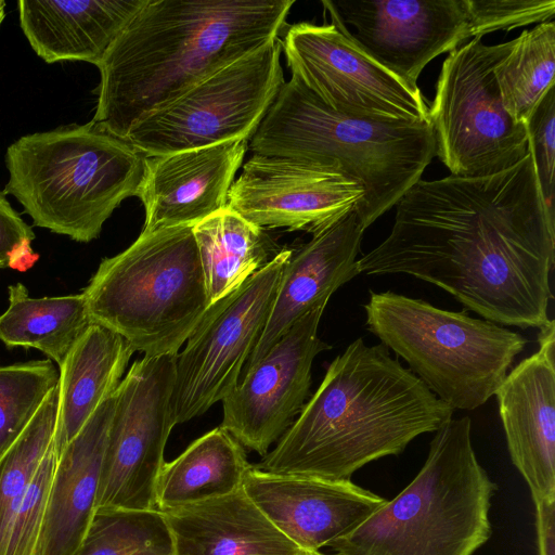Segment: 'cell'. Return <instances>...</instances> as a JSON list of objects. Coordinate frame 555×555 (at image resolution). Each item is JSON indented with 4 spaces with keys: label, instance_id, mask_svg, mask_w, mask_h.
<instances>
[{
    "label": "cell",
    "instance_id": "cell-1",
    "mask_svg": "<svg viewBox=\"0 0 555 555\" xmlns=\"http://www.w3.org/2000/svg\"><path fill=\"white\" fill-rule=\"evenodd\" d=\"M395 206L389 235L358 259L360 273L412 275L500 325L550 321L555 222L529 151L492 176L421 179Z\"/></svg>",
    "mask_w": 555,
    "mask_h": 555
},
{
    "label": "cell",
    "instance_id": "cell-2",
    "mask_svg": "<svg viewBox=\"0 0 555 555\" xmlns=\"http://www.w3.org/2000/svg\"><path fill=\"white\" fill-rule=\"evenodd\" d=\"M295 0H147L96 67L92 122L125 140L143 118L279 38Z\"/></svg>",
    "mask_w": 555,
    "mask_h": 555
},
{
    "label": "cell",
    "instance_id": "cell-3",
    "mask_svg": "<svg viewBox=\"0 0 555 555\" xmlns=\"http://www.w3.org/2000/svg\"><path fill=\"white\" fill-rule=\"evenodd\" d=\"M453 411L384 344L358 338L331 362L275 448L253 466L349 480L364 465L399 455L416 437L437 431Z\"/></svg>",
    "mask_w": 555,
    "mask_h": 555
},
{
    "label": "cell",
    "instance_id": "cell-4",
    "mask_svg": "<svg viewBox=\"0 0 555 555\" xmlns=\"http://www.w3.org/2000/svg\"><path fill=\"white\" fill-rule=\"evenodd\" d=\"M248 147L336 171L364 191V229L421 180L435 156L429 122L353 117L324 104L298 78L285 81Z\"/></svg>",
    "mask_w": 555,
    "mask_h": 555
},
{
    "label": "cell",
    "instance_id": "cell-5",
    "mask_svg": "<svg viewBox=\"0 0 555 555\" xmlns=\"http://www.w3.org/2000/svg\"><path fill=\"white\" fill-rule=\"evenodd\" d=\"M496 490L475 453L470 418H450L412 481L327 546L334 555H474L492 534Z\"/></svg>",
    "mask_w": 555,
    "mask_h": 555
},
{
    "label": "cell",
    "instance_id": "cell-6",
    "mask_svg": "<svg viewBox=\"0 0 555 555\" xmlns=\"http://www.w3.org/2000/svg\"><path fill=\"white\" fill-rule=\"evenodd\" d=\"M145 156L92 121L21 137L7 149L4 194L35 227L89 243L135 196Z\"/></svg>",
    "mask_w": 555,
    "mask_h": 555
},
{
    "label": "cell",
    "instance_id": "cell-7",
    "mask_svg": "<svg viewBox=\"0 0 555 555\" xmlns=\"http://www.w3.org/2000/svg\"><path fill=\"white\" fill-rule=\"evenodd\" d=\"M92 323L144 357L177 354L210 304L192 227L141 232L83 289Z\"/></svg>",
    "mask_w": 555,
    "mask_h": 555
},
{
    "label": "cell",
    "instance_id": "cell-8",
    "mask_svg": "<svg viewBox=\"0 0 555 555\" xmlns=\"http://www.w3.org/2000/svg\"><path fill=\"white\" fill-rule=\"evenodd\" d=\"M366 327L449 406L475 410L504 380L527 339L500 324L392 292L370 294Z\"/></svg>",
    "mask_w": 555,
    "mask_h": 555
},
{
    "label": "cell",
    "instance_id": "cell-9",
    "mask_svg": "<svg viewBox=\"0 0 555 555\" xmlns=\"http://www.w3.org/2000/svg\"><path fill=\"white\" fill-rule=\"evenodd\" d=\"M512 46L473 38L442 63L429 120L435 155L452 176H492L528 154L526 125L505 109L493 74Z\"/></svg>",
    "mask_w": 555,
    "mask_h": 555
},
{
    "label": "cell",
    "instance_id": "cell-10",
    "mask_svg": "<svg viewBox=\"0 0 555 555\" xmlns=\"http://www.w3.org/2000/svg\"><path fill=\"white\" fill-rule=\"evenodd\" d=\"M276 38L146 116L125 141L146 157L250 140L285 82Z\"/></svg>",
    "mask_w": 555,
    "mask_h": 555
},
{
    "label": "cell",
    "instance_id": "cell-11",
    "mask_svg": "<svg viewBox=\"0 0 555 555\" xmlns=\"http://www.w3.org/2000/svg\"><path fill=\"white\" fill-rule=\"evenodd\" d=\"M282 249L238 288L209 306L176 357L171 397L176 424L204 414L238 384L268 322L284 267Z\"/></svg>",
    "mask_w": 555,
    "mask_h": 555
},
{
    "label": "cell",
    "instance_id": "cell-12",
    "mask_svg": "<svg viewBox=\"0 0 555 555\" xmlns=\"http://www.w3.org/2000/svg\"><path fill=\"white\" fill-rule=\"evenodd\" d=\"M176 357L134 361L114 391L95 509H157V480L176 425Z\"/></svg>",
    "mask_w": 555,
    "mask_h": 555
},
{
    "label": "cell",
    "instance_id": "cell-13",
    "mask_svg": "<svg viewBox=\"0 0 555 555\" xmlns=\"http://www.w3.org/2000/svg\"><path fill=\"white\" fill-rule=\"evenodd\" d=\"M292 76L337 113L429 122V106L412 87L359 48L334 22L291 25L281 40Z\"/></svg>",
    "mask_w": 555,
    "mask_h": 555
},
{
    "label": "cell",
    "instance_id": "cell-14",
    "mask_svg": "<svg viewBox=\"0 0 555 555\" xmlns=\"http://www.w3.org/2000/svg\"><path fill=\"white\" fill-rule=\"evenodd\" d=\"M332 22L412 87L436 56L473 38L465 0H323Z\"/></svg>",
    "mask_w": 555,
    "mask_h": 555
},
{
    "label": "cell",
    "instance_id": "cell-15",
    "mask_svg": "<svg viewBox=\"0 0 555 555\" xmlns=\"http://www.w3.org/2000/svg\"><path fill=\"white\" fill-rule=\"evenodd\" d=\"M326 305L295 321L222 400L220 427L262 457L304 408L314 358L331 349L318 335Z\"/></svg>",
    "mask_w": 555,
    "mask_h": 555
},
{
    "label": "cell",
    "instance_id": "cell-16",
    "mask_svg": "<svg viewBox=\"0 0 555 555\" xmlns=\"http://www.w3.org/2000/svg\"><path fill=\"white\" fill-rule=\"evenodd\" d=\"M364 191L356 181L291 158L253 154L233 181L228 206L261 228L311 234L360 209Z\"/></svg>",
    "mask_w": 555,
    "mask_h": 555
},
{
    "label": "cell",
    "instance_id": "cell-17",
    "mask_svg": "<svg viewBox=\"0 0 555 555\" xmlns=\"http://www.w3.org/2000/svg\"><path fill=\"white\" fill-rule=\"evenodd\" d=\"M539 349L495 391L511 460L533 503L555 500V323L539 328Z\"/></svg>",
    "mask_w": 555,
    "mask_h": 555
},
{
    "label": "cell",
    "instance_id": "cell-18",
    "mask_svg": "<svg viewBox=\"0 0 555 555\" xmlns=\"http://www.w3.org/2000/svg\"><path fill=\"white\" fill-rule=\"evenodd\" d=\"M242 487L275 528L302 552L321 551L386 501L351 479L275 475L253 465Z\"/></svg>",
    "mask_w": 555,
    "mask_h": 555
},
{
    "label": "cell",
    "instance_id": "cell-19",
    "mask_svg": "<svg viewBox=\"0 0 555 555\" xmlns=\"http://www.w3.org/2000/svg\"><path fill=\"white\" fill-rule=\"evenodd\" d=\"M248 140L151 156L135 196L145 209L142 232L190 225L228 206Z\"/></svg>",
    "mask_w": 555,
    "mask_h": 555
},
{
    "label": "cell",
    "instance_id": "cell-20",
    "mask_svg": "<svg viewBox=\"0 0 555 555\" xmlns=\"http://www.w3.org/2000/svg\"><path fill=\"white\" fill-rule=\"evenodd\" d=\"M365 229L357 209L312 234L287 260L268 322L246 361L251 369L301 315L358 274V255Z\"/></svg>",
    "mask_w": 555,
    "mask_h": 555
},
{
    "label": "cell",
    "instance_id": "cell-21",
    "mask_svg": "<svg viewBox=\"0 0 555 555\" xmlns=\"http://www.w3.org/2000/svg\"><path fill=\"white\" fill-rule=\"evenodd\" d=\"M114 397L59 453L37 555H74L95 511Z\"/></svg>",
    "mask_w": 555,
    "mask_h": 555
},
{
    "label": "cell",
    "instance_id": "cell-22",
    "mask_svg": "<svg viewBox=\"0 0 555 555\" xmlns=\"http://www.w3.org/2000/svg\"><path fill=\"white\" fill-rule=\"evenodd\" d=\"M147 0H20L21 28L46 63L95 66Z\"/></svg>",
    "mask_w": 555,
    "mask_h": 555
},
{
    "label": "cell",
    "instance_id": "cell-23",
    "mask_svg": "<svg viewBox=\"0 0 555 555\" xmlns=\"http://www.w3.org/2000/svg\"><path fill=\"white\" fill-rule=\"evenodd\" d=\"M176 555H299L243 487L164 512Z\"/></svg>",
    "mask_w": 555,
    "mask_h": 555
},
{
    "label": "cell",
    "instance_id": "cell-24",
    "mask_svg": "<svg viewBox=\"0 0 555 555\" xmlns=\"http://www.w3.org/2000/svg\"><path fill=\"white\" fill-rule=\"evenodd\" d=\"M133 352L119 334L95 323L75 341L59 366L57 454L114 393Z\"/></svg>",
    "mask_w": 555,
    "mask_h": 555
},
{
    "label": "cell",
    "instance_id": "cell-25",
    "mask_svg": "<svg viewBox=\"0 0 555 555\" xmlns=\"http://www.w3.org/2000/svg\"><path fill=\"white\" fill-rule=\"evenodd\" d=\"M250 467L244 447L222 427H216L164 463L156 486V508L164 513L234 492L243 486Z\"/></svg>",
    "mask_w": 555,
    "mask_h": 555
},
{
    "label": "cell",
    "instance_id": "cell-26",
    "mask_svg": "<svg viewBox=\"0 0 555 555\" xmlns=\"http://www.w3.org/2000/svg\"><path fill=\"white\" fill-rule=\"evenodd\" d=\"M192 230L210 305L238 288L282 250L263 228L229 206L197 222Z\"/></svg>",
    "mask_w": 555,
    "mask_h": 555
},
{
    "label": "cell",
    "instance_id": "cell-27",
    "mask_svg": "<svg viewBox=\"0 0 555 555\" xmlns=\"http://www.w3.org/2000/svg\"><path fill=\"white\" fill-rule=\"evenodd\" d=\"M8 291L9 306L0 314V341L9 348H35L60 366L92 324L85 295L34 298L22 283Z\"/></svg>",
    "mask_w": 555,
    "mask_h": 555
},
{
    "label": "cell",
    "instance_id": "cell-28",
    "mask_svg": "<svg viewBox=\"0 0 555 555\" xmlns=\"http://www.w3.org/2000/svg\"><path fill=\"white\" fill-rule=\"evenodd\" d=\"M555 23L538 24L513 39L493 74L503 105L518 122H526L548 89L555 86Z\"/></svg>",
    "mask_w": 555,
    "mask_h": 555
},
{
    "label": "cell",
    "instance_id": "cell-29",
    "mask_svg": "<svg viewBox=\"0 0 555 555\" xmlns=\"http://www.w3.org/2000/svg\"><path fill=\"white\" fill-rule=\"evenodd\" d=\"M74 555H176L166 517L158 509H95Z\"/></svg>",
    "mask_w": 555,
    "mask_h": 555
},
{
    "label": "cell",
    "instance_id": "cell-30",
    "mask_svg": "<svg viewBox=\"0 0 555 555\" xmlns=\"http://www.w3.org/2000/svg\"><path fill=\"white\" fill-rule=\"evenodd\" d=\"M57 385L23 430L0 451V544L43 455L54 442Z\"/></svg>",
    "mask_w": 555,
    "mask_h": 555
},
{
    "label": "cell",
    "instance_id": "cell-31",
    "mask_svg": "<svg viewBox=\"0 0 555 555\" xmlns=\"http://www.w3.org/2000/svg\"><path fill=\"white\" fill-rule=\"evenodd\" d=\"M57 380L49 359L0 366V451L23 430Z\"/></svg>",
    "mask_w": 555,
    "mask_h": 555
},
{
    "label": "cell",
    "instance_id": "cell-32",
    "mask_svg": "<svg viewBox=\"0 0 555 555\" xmlns=\"http://www.w3.org/2000/svg\"><path fill=\"white\" fill-rule=\"evenodd\" d=\"M57 457L53 442L17 504L0 544V555H37Z\"/></svg>",
    "mask_w": 555,
    "mask_h": 555
},
{
    "label": "cell",
    "instance_id": "cell-33",
    "mask_svg": "<svg viewBox=\"0 0 555 555\" xmlns=\"http://www.w3.org/2000/svg\"><path fill=\"white\" fill-rule=\"evenodd\" d=\"M540 192L547 215L555 222V86L542 96L525 122Z\"/></svg>",
    "mask_w": 555,
    "mask_h": 555
},
{
    "label": "cell",
    "instance_id": "cell-34",
    "mask_svg": "<svg viewBox=\"0 0 555 555\" xmlns=\"http://www.w3.org/2000/svg\"><path fill=\"white\" fill-rule=\"evenodd\" d=\"M473 38L553 21L554 0H465Z\"/></svg>",
    "mask_w": 555,
    "mask_h": 555
},
{
    "label": "cell",
    "instance_id": "cell-35",
    "mask_svg": "<svg viewBox=\"0 0 555 555\" xmlns=\"http://www.w3.org/2000/svg\"><path fill=\"white\" fill-rule=\"evenodd\" d=\"M33 229L13 209L0 191V259L5 267L25 271L38 260L31 248Z\"/></svg>",
    "mask_w": 555,
    "mask_h": 555
},
{
    "label": "cell",
    "instance_id": "cell-36",
    "mask_svg": "<svg viewBox=\"0 0 555 555\" xmlns=\"http://www.w3.org/2000/svg\"><path fill=\"white\" fill-rule=\"evenodd\" d=\"M533 504L538 555H555V500Z\"/></svg>",
    "mask_w": 555,
    "mask_h": 555
},
{
    "label": "cell",
    "instance_id": "cell-37",
    "mask_svg": "<svg viewBox=\"0 0 555 555\" xmlns=\"http://www.w3.org/2000/svg\"><path fill=\"white\" fill-rule=\"evenodd\" d=\"M4 8H5V2L3 0H1L0 1V25L5 16Z\"/></svg>",
    "mask_w": 555,
    "mask_h": 555
},
{
    "label": "cell",
    "instance_id": "cell-38",
    "mask_svg": "<svg viewBox=\"0 0 555 555\" xmlns=\"http://www.w3.org/2000/svg\"><path fill=\"white\" fill-rule=\"evenodd\" d=\"M299 555H327V554H324L321 551H319V552H301Z\"/></svg>",
    "mask_w": 555,
    "mask_h": 555
},
{
    "label": "cell",
    "instance_id": "cell-39",
    "mask_svg": "<svg viewBox=\"0 0 555 555\" xmlns=\"http://www.w3.org/2000/svg\"><path fill=\"white\" fill-rule=\"evenodd\" d=\"M0 268H5V266L1 259H0Z\"/></svg>",
    "mask_w": 555,
    "mask_h": 555
},
{
    "label": "cell",
    "instance_id": "cell-40",
    "mask_svg": "<svg viewBox=\"0 0 555 555\" xmlns=\"http://www.w3.org/2000/svg\"><path fill=\"white\" fill-rule=\"evenodd\" d=\"M1 1V0H0Z\"/></svg>",
    "mask_w": 555,
    "mask_h": 555
}]
</instances>
